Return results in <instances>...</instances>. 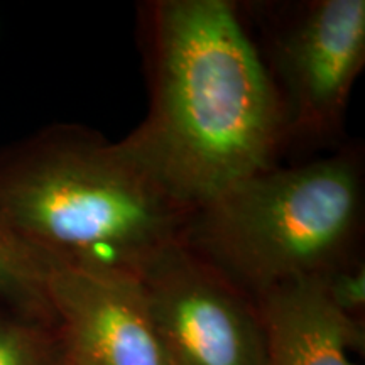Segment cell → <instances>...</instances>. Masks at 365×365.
<instances>
[{
	"instance_id": "8992f818",
	"label": "cell",
	"mask_w": 365,
	"mask_h": 365,
	"mask_svg": "<svg viewBox=\"0 0 365 365\" xmlns=\"http://www.w3.org/2000/svg\"><path fill=\"white\" fill-rule=\"evenodd\" d=\"M48 303L68 365H170L137 277L56 264Z\"/></svg>"
},
{
	"instance_id": "3957f363",
	"label": "cell",
	"mask_w": 365,
	"mask_h": 365,
	"mask_svg": "<svg viewBox=\"0 0 365 365\" xmlns=\"http://www.w3.org/2000/svg\"><path fill=\"white\" fill-rule=\"evenodd\" d=\"M364 212L357 156L271 168L195 210L182 244L254 301L349 261Z\"/></svg>"
},
{
	"instance_id": "5b68a950",
	"label": "cell",
	"mask_w": 365,
	"mask_h": 365,
	"mask_svg": "<svg viewBox=\"0 0 365 365\" xmlns=\"http://www.w3.org/2000/svg\"><path fill=\"white\" fill-rule=\"evenodd\" d=\"M286 130L325 137L339 130L365 63L364 0H317L276 38Z\"/></svg>"
},
{
	"instance_id": "30bf717a",
	"label": "cell",
	"mask_w": 365,
	"mask_h": 365,
	"mask_svg": "<svg viewBox=\"0 0 365 365\" xmlns=\"http://www.w3.org/2000/svg\"><path fill=\"white\" fill-rule=\"evenodd\" d=\"M323 282L330 299L346 317L357 319L365 307V266L346 261L323 274Z\"/></svg>"
},
{
	"instance_id": "ba28073f",
	"label": "cell",
	"mask_w": 365,
	"mask_h": 365,
	"mask_svg": "<svg viewBox=\"0 0 365 365\" xmlns=\"http://www.w3.org/2000/svg\"><path fill=\"white\" fill-rule=\"evenodd\" d=\"M56 266L0 222V299L17 312L53 323L48 279Z\"/></svg>"
},
{
	"instance_id": "52a82bcc",
	"label": "cell",
	"mask_w": 365,
	"mask_h": 365,
	"mask_svg": "<svg viewBox=\"0 0 365 365\" xmlns=\"http://www.w3.org/2000/svg\"><path fill=\"white\" fill-rule=\"evenodd\" d=\"M266 336V365H355L364 345L357 319L333 304L323 276L291 281L255 299Z\"/></svg>"
},
{
	"instance_id": "277c9868",
	"label": "cell",
	"mask_w": 365,
	"mask_h": 365,
	"mask_svg": "<svg viewBox=\"0 0 365 365\" xmlns=\"http://www.w3.org/2000/svg\"><path fill=\"white\" fill-rule=\"evenodd\" d=\"M137 279L170 365H266L255 301L182 242Z\"/></svg>"
},
{
	"instance_id": "7a4b0ae2",
	"label": "cell",
	"mask_w": 365,
	"mask_h": 365,
	"mask_svg": "<svg viewBox=\"0 0 365 365\" xmlns=\"http://www.w3.org/2000/svg\"><path fill=\"white\" fill-rule=\"evenodd\" d=\"M191 213L88 132H46L0 158V222L61 266L139 277L182 242Z\"/></svg>"
},
{
	"instance_id": "9c48e42d",
	"label": "cell",
	"mask_w": 365,
	"mask_h": 365,
	"mask_svg": "<svg viewBox=\"0 0 365 365\" xmlns=\"http://www.w3.org/2000/svg\"><path fill=\"white\" fill-rule=\"evenodd\" d=\"M0 365H68L53 323L0 313Z\"/></svg>"
},
{
	"instance_id": "6da1fadb",
	"label": "cell",
	"mask_w": 365,
	"mask_h": 365,
	"mask_svg": "<svg viewBox=\"0 0 365 365\" xmlns=\"http://www.w3.org/2000/svg\"><path fill=\"white\" fill-rule=\"evenodd\" d=\"M150 110L120 148L190 212L274 168L286 132L281 93L227 0L153 7Z\"/></svg>"
}]
</instances>
